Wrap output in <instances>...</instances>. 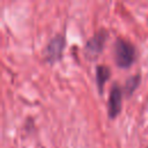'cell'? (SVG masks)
<instances>
[{
	"label": "cell",
	"instance_id": "52a82bcc",
	"mask_svg": "<svg viewBox=\"0 0 148 148\" xmlns=\"http://www.w3.org/2000/svg\"><path fill=\"white\" fill-rule=\"evenodd\" d=\"M147 148H148V147H147Z\"/></svg>",
	"mask_w": 148,
	"mask_h": 148
},
{
	"label": "cell",
	"instance_id": "6da1fadb",
	"mask_svg": "<svg viewBox=\"0 0 148 148\" xmlns=\"http://www.w3.org/2000/svg\"><path fill=\"white\" fill-rule=\"evenodd\" d=\"M114 61L118 67L127 68L136 59V49L134 44L123 37H117L114 42Z\"/></svg>",
	"mask_w": 148,
	"mask_h": 148
},
{
	"label": "cell",
	"instance_id": "277c9868",
	"mask_svg": "<svg viewBox=\"0 0 148 148\" xmlns=\"http://www.w3.org/2000/svg\"><path fill=\"white\" fill-rule=\"evenodd\" d=\"M121 98H123V90L117 82H114L110 89L109 102H108V113L109 118H116L121 111Z\"/></svg>",
	"mask_w": 148,
	"mask_h": 148
},
{
	"label": "cell",
	"instance_id": "7a4b0ae2",
	"mask_svg": "<svg viewBox=\"0 0 148 148\" xmlns=\"http://www.w3.org/2000/svg\"><path fill=\"white\" fill-rule=\"evenodd\" d=\"M109 37V31L105 28L97 30L86 43L83 52L88 59H96L103 51L105 42Z\"/></svg>",
	"mask_w": 148,
	"mask_h": 148
},
{
	"label": "cell",
	"instance_id": "5b68a950",
	"mask_svg": "<svg viewBox=\"0 0 148 148\" xmlns=\"http://www.w3.org/2000/svg\"><path fill=\"white\" fill-rule=\"evenodd\" d=\"M111 76V69L106 65H98L96 67V83L99 94H103L104 84Z\"/></svg>",
	"mask_w": 148,
	"mask_h": 148
},
{
	"label": "cell",
	"instance_id": "8992f818",
	"mask_svg": "<svg viewBox=\"0 0 148 148\" xmlns=\"http://www.w3.org/2000/svg\"><path fill=\"white\" fill-rule=\"evenodd\" d=\"M140 81H141V74H140V73H136V74L130 76V77L125 81L124 90H123V91L126 94V96H131V95L133 94V91L139 87Z\"/></svg>",
	"mask_w": 148,
	"mask_h": 148
},
{
	"label": "cell",
	"instance_id": "3957f363",
	"mask_svg": "<svg viewBox=\"0 0 148 148\" xmlns=\"http://www.w3.org/2000/svg\"><path fill=\"white\" fill-rule=\"evenodd\" d=\"M65 44H66V39H65L64 35L58 34L54 37H52L43 51V56H44L45 60L50 64H54L56 61L61 59L62 52L65 49Z\"/></svg>",
	"mask_w": 148,
	"mask_h": 148
}]
</instances>
